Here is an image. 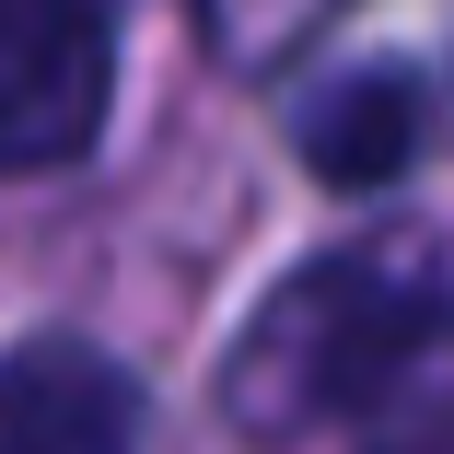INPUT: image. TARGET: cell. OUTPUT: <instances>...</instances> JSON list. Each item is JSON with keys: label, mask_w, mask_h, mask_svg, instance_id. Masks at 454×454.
Here are the masks:
<instances>
[{"label": "cell", "mask_w": 454, "mask_h": 454, "mask_svg": "<svg viewBox=\"0 0 454 454\" xmlns=\"http://www.w3.org/2000/svg\"><path fill=\"white\" fill-rule=\"evenodd\" d=\"M373 454H454V396H431L419 419H396V431H385Z\"/></svg>", "instance_id": "5"}, {"label": "cell", "mask_w": 454, "mask_h": 454, "mask_svg": "<svg viewBox=\"0 0 454 454\" xmlns=\"http://www.w3.org/2000/svg\"><path fill=\"white\" fill-rule=\"evenodd\" d=\"M419 129H431V94L408 59H349V70L292 94V152L326 187H396L419 163Z\"/></svg>", "instance_id": "4"}, {"label": "cell", "mask_w": 454, "mask_h": 454, "mask_svg": "<svg viewBox=\"0 0 454 454\" xmlns=\"http://www.w3.org/2000/svg\"><path fill=\"white\" fill-rule=\"evenodd\" d=\"M117 94V24L70 0H0V175H47L94 152Z\"/></svg>", "instance_id": "2"}, {"label": "cell", "mask_w": 454, "mask_h": 454, "mask_svg": "<svg viewBox=\"0 0 454 454\" xmlns=\"http://www.w3.org/2000/svg\"><path fill=\"white\" fill-rule=\"evenodd\" d=\"M0 454H140V385L94 338H24L0 361Z\"/></svg>", "instance_id": "3"}, {"label": "cell", "mask_w": 454, "mask_h": 454, "mask_svg": "<svg viewBox=\"0 0 454 454\" xmlns=\"http://www.w3.org/2000/svg\"><path fill=\"white\" fill-rule=\"evenodd\" d=\"M454 349V280L419 245H338L303 256L268 292L222 361V408L245 442H303L326 419H361L408 396L431 361Z\"/></svg>", "instance_id": "1"}]
</instances>
